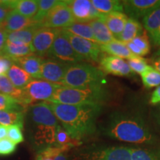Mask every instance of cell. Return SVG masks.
<instances>
[{
	"instance_id": "obj_1",
	"label": "cell",
	"mask_w": 160,
	"mask_h": 160,
	"mask_svg": "<svg viewBox=\"0 0 160 160\" xmlns=\"http://www.w3.org/2000/svg\"><path fill=\"white\" fill-rule=\"evenodd\" d=\"M45 102L50 106L61 125L73 139L80 142L95 133L97 120L102 111V106Z\"/></svg>"
},
{
	"instance_id": "obj_2",
	"label": "cell",
	"mask_w": 160,
	"mask_h": 160,
	"mask_svg": "<svg viewBox=\"0 0 160 160\" xmlns=\"http://www.w3.org/2000/svg\"><path fill=\"white\" fill-rule=\"evenodd\" d=\"M111 139L139 145H154L158 139L140 116L127 112L112 113L103 128Z\"/></svg>"
},
{
	"instance_id": "obj_3",
	"label": "cell",
	"mask_w": 160,
	"mask_h": 160,
	"mask_svg": "<svg viewBox=\"0 0 160 160\" xmlns=\"http://www.w3.org/2000/svg\"><path fill=\"white\" fill-rule=\"evenodd\" d=\"M108 99V92L104 85L81 88H74L61 85L48 102L64 105L102 106Z\"/></svg>"
},
{
	"instance_id": "obj_4",
	"label": "cell",
	"mask_w": 160,
	"mask_h": 160,
	"mask_svg": "<svg viewBox=\"0 0 160 160\" xmlns=\"http://www.w3.org/2000/svg\"><path fill=\"white\" fill-rule=\"evenodd\" d=\"M105 73L95 66L85 62L70 65L62 85L81 88L103 85L105 83Z\"/></svg>"
},
{
	"instance_id": "obj_5",
	"label": "cell",
	"mask_w": 160,
	"mask_h": 160,
	"mask_svg": "<svg viewBox=\"0 0 160 160\" xmlns=\"http://www.w3.org/2000/svg\"><path fill=\"white\" fill-rule=\"evenodd\" d=\"M75 160H132L131 148L90 146L78 152Z\"/></svg>"
},
{
	"instance_id": "obj_6",
	"label": "cell",
	"mask_w": 160,
	"mask_h": 160,
	"mask_svg": "<svg viewBox=\"0 0 160 160\" xmlns=\"http://www.w3.org/2000/svg\"><path fill=\"white\" fill-rule=\"evenodd\" d=\"M46 56L48 57L49 59L57 60L68 65L85 62V59L74 51L68 39L61 32V30L55 38L51 49Z\"/></svg>"
},
{
	"instance_id": "obj_7",
	"label": "cell",
	"mask_w": 160,
	"mask_h": 160,
	"mask_svg": "<svg viewBox=\"0 0 160 160\" xmlns=\"http://www.w3.org/2000/svg\"><path fill=\"white\" fill-rule=\"evenodd\" d=\"M61 85L45 80L33 79L22 90L28 105H31L38 101H50Z\"/></svg>"
},
{
	"instance_id": "obj_8",
	"label": "cell",
	"mask_w": 160,
	"mask_h": 160,
	"mask_svg": "<svg viewBox=\"0 0 160 160\" xmlns=\"http://www.w3.org/2000/svg\"><path fill=\"white\" fill-rule=\"evenodd\" d=\"M61 32L68 39L74 51L82 57L85 61L99 62L102 57V56L103 52L98 43L72 34L64 29H62Z\"/></svg>"
},
{
	"instance_id": "obj_9",
	"label": "cell",
	"mask_w": 160,
	"mask_h": 160,
	"mask_svg": "<svg viewBox=\"0 0 160 160\" xmlns=\"http://www.w3.org/2000/svg\"><path fill=\"white\" fill-rule=\"evenodd\" d=\"M74 22L68 1H59L49 12L41 25L42 28L62 30L68 27Z\"/></svg>"
},
{
	"instance_id": "obj_10",
	"label": "cell",
	"mask_w": 160,
	"mask_h": 160,
	"mask_svg": "<svg viewBox=\"0 0 160 160\" xmlns=\"http://www.w3.org/2000/svg\"><path fill=\"white\" fill-rule=\"evenodd\" d=\"M59 31V29L48 28H41L38 30L33 36L31 44L35 54L41 57L47 55Z\"/></svg>"
},
{
	"instance_id": "obj_11",
	"label": "cell",
	"mask_w": 160,
	"mask_h": 160,
	"mask_svg": "<svg viewBox=\"0 0 160 160\" xmlns=\"http://www.w3.org/2000/svg\"><path fill=\"white\" fill-rule=\"evenodd\" d=\"M70 65L54 59H45L40 71V79L62 85Z\"/></svg>"
},
{
	"instance_id": "obj_12",
	"label": "cell",
	"mask_w": 160,
	"mask_h": 160,
	"mask_svg": "<svg viewBox=\"0 0 160 160\" xmlns=\"http://www.w3.org/2000/svg\"><path fill=\"white\" fill-rule=\"evenodd\" d=\"M99 63L100 69L104 73L126 77H132L135 75L127 62L122 58L105 56L101 58Z\"/></svg>"
},
{
	"instance_id": "obj_13",
	"label": "cell",
	"mask_w": 160,
	"mask_h": 160,
	"mask_svg": "<svg viewBox=\"0 0 160 160\" xmlns=\"http://www.w3.org/2000/svg\"><path fill=\"white\" fill-rule=\"evenodd\" d=\"M68 5L75 22H88L102 17V14L95 9L90 0H71L68 1Z\"/></svg>"
},
{
	"instance_id": "obj_14",
	"label": "cell",
	"mask_w": 160,
	"mask_h": 160,
	"mask_svg": "<svg viewBox=\"0 0 160 160\" xmlns=\"http://www.w3.org/2000/svg\"><path fill=\"white\" fill-rule=\"evenodd\" d=\"M124 11L131 19L137 20L146 15L160 5V0H125L122 1Z\"/></svg>"
},
{
	"instance_id": "obj_15",
	"label": "cell",
	"mask_w": 160,
	"mask_h": 160,
	"mask_svg": "<svg viewBox=\"0 0 160 160\" xmlns=\"http://www.w3.org/2000/svg\"><path fill=\"white\" fill-rule=\"evenodd\" d=\"M30 110L32 121L36 126L57 128L59 125V120L45 102L31 105Z\"/></svg>"
},
{
	"instance_id": "obj_16",
	"label": "cell",
	"mask_w": 160,
	"mask_h": 160,
	"mask_svg": "<svg viewBox=\"0 0 160 160\" xmlns=\"http://www.w3.org/2000/svg\"><path fill=\"white\" fill-rule=\"evenodd\" d=\"M101 19L108 28L115 39L119 40L128 19V16L122 12H113L108 14L102 15Z\"/></svg>"
},
{
	"instance_id": "obj_17",
	"label": "cell",
	"mask_w": 160,
	"mask_h": 160,
	"mask_svg": "<svg viewBox=\"0 0 160 160\" xmlns=\"http://www.w3.org/2000/svg\"><path fill=\"white\" fill-rule=\"evenodd\" d=\"M35 53L31 45L12 43L8 41L0 52V56L8 58L13 63H14L17 59Z\"/></svg>"
},
{
	"instance_id": "obj_18",
	"label": "cell",
	"mask_w": 160,
	"mask_h": 160,
	"mask_svg": "<svg viewBox=\"0 0 160 160\" xmlns=\"http://www.w3.org/2000/svg\"><path fill=\"white\" fill-rule=\"evenodd\" d=\"M35 22L33 19H28L13 10L10 12L3 22L2 28L8 33H12L28 28Z\"/></svg>"
},
{
	"instance_id": "obj_19",
	"label": "cell",
	"mask_w": 160,
	"mask_h": 160,
	"mask_svg": "<svg viewBox=\"0 0 160 160\" xmlns=\"http://www.w3.org/2000/svg\"><path fill=\"white\" fill-rule=\"evenodd\" d=\"M44 61H45L44 57H41L36 54H32L17 59L14 63L31 75L33 79H39L40 71H41V68Z\"/></svg>"
},
{
	"instance_id": "obj_20",
	"label": "cell",
	"mask_w": 160,
	"mask_h": 160,
	"mask_svg": "<svg viewBox=\"0 0 160 160\" xmlns=\"http://www.w3.org/2000/svg\"><path fill=\"white\" fill-rule=\"evenodd\" d=\"M41 28H42L41 24L34 23L30 27L26 28L21 31L8 33L7 37V41L12 43L31 45L33 36L36 32Z\"/></svg>"
},
{
	"instance_id": "obj_21",
	"label": "cell",
	"mask_w": 160,
	"mask_h": 160,
	"mask_svg": "<svg viewBox=\"0 0 160 160\" xmlns=\"http://www.w3.org/2000/svg\"><path fill=\"white\" fill-rule=\"evenodd\" d=\"M88 23L93 30L96 42L99 45H105L113 40H117L101 18L91 20L88 22Z\"/></svg>"
},
{
	"instance_id": "obj_22",
	"label": "cell",
	"mask_w": 160,
	"mask_h": 160,
	"mask_svg": "<svg viewBox=\"0 0 160 160\" xmlns=\"http://www.w3.org/2000/svg\"><path fill=\"white\" fill-rule=\"evenodd\" d=\"M100 48L103 53H108L110 56L119 57L122 59H130L137 57L130 51L126 44L119 40H113L105 45H100Z\"/></svg>"
},
{
	"instance_id": "obj_23",
	"label": "cell",
	"mask_w": 160,
	"mask_h": 160,
	"mask_svg": "<svg viewBox=\"0 0 160 160\" xmlns=\"http://www.w3.org/2000/svg\"><path fill=\"white\" fill-rule=\"evenodd\" d=\"M6 76L8 77L12 84L19 89H23L33 79L31 75L15 63H13L11 66Z\"/></svg>"
},
{
	"instance_id": "obj_24",
	"label": "cell",
	"mask_w": 160,
	"mask_h": 160,
	"mask_svg": "<svg viewBox=\"0 0 160 160\" xmlns=\"http://www.w3.org/2000/svg\"><path fill=\"white\" fill-rule=\"evenodd\" d=\"M126 45L131 53L138 57L147 55L151 50L148 37L145 31L131 42L126 43Z\"/></svg>"
},
{
	"instance_id": "obj_25",
	"label": "cell",
	"mask_w": 160,
	"mask_h": 160,
	"mask_svg": "<svg viewBox=\"0 0 160 160\" xmlns=\"http://www.w3.org/2000/svg\"><path fill=\"white\" fill-rule=\"evenodd\" d=\"M143 31V27L139 22L128 18L123 29L122 33L120 35L119 41H121L126 44L133 40L137 36L141 34Z\"/></svg>"
},
{
	"instance_id": "obj_26",
	"label": "cell",
	"mask_w": 160,
	"mask_h": 160,
	"mask_svg": "<svg viewBox=\"0 0 160 160\" xmlns=\"http://www.w3.org/2000/svg\"><path fill=\"white\" fill-rule=\"evenodd\" d=\"M28 105L23 102L0 93V111L25 113Z\"/></svg>"
},
{
	"instance_id": "obj_27",
	"label": "cell",
	"mask_w": 160,
	"mask_h": 160,
	"mask_svg": "<svg viewBox=\"0 0 160 160\" xmlns=\"http://www.w3.org/2000/svg\"><path fill=\"white\" fill-rule=\"evenodd\" d=\"M91 3L100 14L105 15L113 12L123 13L122 1L118 0H91Z\"/></svg>"
},
{
	"instance_id": "obj_28",
	"label": "cell",
	"mask_w": 160,
	"mask_h": 160,
	"mask_svg": "<svg viewBox=\"0 0 160 160\" xmlns=\"http://www.w3.org/2000/svg\"><path fill=\"white\" fill-rule=\"evenodd\" d=\"M80 144H81V142L76 141L72 139L61 125L57 126L56 128L55 143L53 147L60 148L65 150L66 151H68L72 148L79 145Z\"/></svg>"
},
{
	"instance_id": "obj_29",
	"label": "cell",
	"mask_w": 160,
	"mask_h": 160,
	"mask_svg": "<svg viewBox=\"0 0 160 160\" xmlns=\"http://www.w3.org/2000/svg\"><path fill=\"white\" fill-rule=\"evenodd\" d=\"M0 92L3 94L8 95L13 98H16V99H19L28 105L23 90L16 88L10 81L6 74L0 75Z\"/></svg>"
},
{
	"instance_id": "obj_30",
	"label": "cell",
	"mask_w": 160,
	"mask_h": 160,
	"mask_svg": "<svg viewBox=\"0 0 160 160\" xmlns=\"http://www.w3.org/2000/svg\"><path fill=\"white\" fill-rule=\"evenodd\" d=\"M64 30L70 32L72 34L77 36V37L91 40V41L96 42L93 30H92L91 25L88 22H74L71 25H70L68 27L64 28Z\"/></svg>"
},
{
	"instance_id": "obj_31",
	"label": "cell",
	"mask_w": 160,
	"mask_h": 160,
	"mask_svg": "<svg viewBox=\"0 0 160 160\" xmlns=\"http://www.w3.org/2000/svg\"><path fill=\"white\" fill-rule=\"evenodd\" d=\"M143 25L151 37L157 33L160 28V5L143 18Z\"/></svg>"
},
{
	"instance_id": "obj_32",
	"label": "cell",
	"mask_w": 160,
	"mask_h": 160,
	"mask_svg": "<svg viewBox=\"0 0 160 160\" xmlns=\"http://www.w3.org/2000/svg\"><path fill=\"white\" fill-rule=\"evenodd\" d=\"M14 11L21 15L33 19L38 11V1L37 0H16Z\"/></svg>"
},
{
	"instance_id": "obj_33",
	"label": "cell",
	"mask_w": 160,
	"mask_h": 160,
	"mask_svg": "<svg viewBox=\"0 0 160 160\" xmlns=\"http://www.w3.org/2000/svg\"><path fill=\"white\" fill-rule=\"evenodd\" d=\"M132 160H160V148H131Z\"/></svg>"
},
{
	"instance_id": "obj_34",
	"label": "cell",
	"mask_w": 160,
	"mask_h": 160,
	"mask_svg": "<svg viewBox=\"0 0 160 160\" xmlns=\"http://www.w3.org/2000/svg\"><path fill=\"white\" fill-rule=\"evenodd\" d=\"M25 113L0 111V124L5 126L19 125L23 127Z\"/></svg>"
},
{
	"instance_id": "obj_35",
	"label": "cell",
	"mask_w": 160,
	"mask_h": 160,
	"mask_svg": "<svg viewBox=\"0 0 160 160\" xmlns=\"http://www.w3.org/2000/svg\"><path fill=\"white\" fill-rule=\"evenodd\" d=\"M142 81L146 88H158L160 86V73L151 65L142 73Z\"/></svg>"
},
{
	"instance_id": "obj_36",
	"label": "cell",
	"mask_w": 160,
	"mask_h": 160,
	"mask_svg": "<svg viewBox=\"0 0 160 160\" xmlns=\"http://www.w3.org/2000/svg\"><path fill=\"white\" fill-rule=\"evenodd\" d=\"M59 1L57 0H39L38 1V11L33 21L35 23L41 24L45 20L48 14L53 8H54Z\"/></svg>"
},
{
	"instance_id": "obj_37",
	"label": "cell",
	"mask_w": 160,
	"mask_h": 160,
	"mask_svg": "<svg viewBox=\"0 0 160 160\" xmlns=\"http://www.w3.org/2000/svg\"><path fill=\"white\" fill-rule=\"evenodd\" d=\"M127 62L132 71L134 73H139V75H141L149 66L147 64V60L143 57H138V56L128 59Z\"/></svg>"
},
{
	"instance_id": "obj_38",
	"label": "cell",
	"mask_w": 160,
	"mask_h": 160,
	"mask_svg": "<svg viewBox=\"0 0 160 160\" xmlns=\"http://www.w3.org/2000/svg\"><path fill=\"white\" fill-rule=\"evenodd\" d=\"M23 127L19 125L8 126V138L15 144H19L24 141L22 133Z\"/></svg>"
},
{
	"instance_id": "obj_39",
	"label": "cell",
	"mask_w": 160,
	"mask_h": 160,
	"mask_svg": "<svg viewBox=\"0 0 160 160\" xmlns=\"http://www.w3.org/2000/svg\"><path fill=\"white\" fill-rule=\"evenodd\" d=\"M16 0H0V22H4L10 12L14 10Z\"/></svg>"
},
{
	"instance_id": "obj_40",
	"label": "cell",
	"mask_w": 160,
	"mask_h": 160,
	"mask_svg": "<svg viewBox=\"0 0 160 160\" xmlns=\"http://www.w3.org/2000/svg\"><path fill=\"white\" fill-rule=\"evenodd\" d=\"M16 149L17 144L13 142L8 138L0 139V155H10L13 153Z\"/></svg>"
},
{
	"instance_id": "obj_41",
	"label": "cell",
	"mask_w": 160,
	"mask_h": 160,
	"mask_svg": "<svg viewBox=\"0 0 160 160\" xmlns=\"http://www.w3.org/2000/svg\"><path fill=\"white\" fill-rule=\"evenodd\" d=\"M54 152L52 147H47L41 149L37 153L36 160H53Z\"/></svg>"
},
{
	"instance_id": "obj_42",
	"label": "cell",
	"mask_w": 160,
	"mask_h": 160,
	"mask_svg": "<svg viewBox=\"0 0 160 160\" xmlns=\"http://www.w3.org/2000/svg\"><path fill=\"white\" fill-rule=\"evenodd\" d=\"M13 62L8 58L0 56V75H4L7 73Z\"/></svg>"
},
{
	"instance_id": "obj_43",
	"label": "cell",
	"mask_w": 160,
	"mask_h": 160,
	"mask_svg": "<svg viewBox=\"0 0 160 160\" xmlns=\"http://www.w3.org/2000/svg\"><path fill=\"white\" fill-rule=\"evenodd\" d=\"M150 102L154 105L160 104V86L157 88L155 91L152 93Z\"/></svg>"
},
{
	"instance_id": "obj_44",
	"label": "cell",
	"mask_w": 160,
	"mask_h": 160,
	"mask_svg": "<svg viewBox=\"0 0 160 160\" xmlns=\"http://www.w3.org/2000/svg\"><path fill=\"white\" fill-rule=\"evenodd\" d=\"M8 33L3 28L0 29V52L3 49L6 42H7Z\"/></svg>"
},
{
	"instance_id": "obj_45",
	"label": "cell",
	"mask_w": 160,
	"mask_h": 160,
	"mask_svg": "<svg viewBox=\"0 0 160 160\" xmlns=\"http://www.w3.org/2000/svg\"><path fill=\"white\" fill-rule=\"evenodd\" d=\"M151 63L153 65L152 67L160 73V56H157L154 59H152Z\"/></svg>"
},
{
	"instance_id": "obj_46",
	"label": "cell",
	"mask_w": 160,
	"mask_h": 160,
	"mask_svg": "<svg viewBox=\"0 0 160 160\" xmlns=\"http://www.w3.org/2000/svg\"><path fill=\"white\" fill-rule=\"evenodd\" d=\"M153 45L156 46H160V28L158 30V31L154 35L151 37Z\"/></svg>"
},
{
	"instance_id": "obj_47",
	"label": "cell",
	"mask_w": 160,
	"mask_h": 160,
	"mask_svg": "<svg viewBox=\"0 0 160 160\" xmlns=\"http://www.w3.org/2000/svg\"><path fill=\"white\" fill-rule=\"evenodd\" d=\"M8 136V126L0 124V139L6 138Z\"/></svg>"
},
{
	"instance_id": "obj_48",
	"label": "cell",
	"mask_w": 160,
	"mask_h": 160,
	"mask_svg": "<svg viewBox=\"0 0 160 160\" xmlns=\"http://www.w3.org/2000/svg\"><path fill=\"white\" fill-rule=\"evenodd\" d=\"M153 117H154L156 122H157L160 128V105L155 109L154 113H153Z\"/></svg>"
},
{
	"instance_id": "obj_49",
	"label": "cell",
	"mask_w": 160,
	"mask_h": 160,
	"mask_svg": "<svg viewBox=\"0 0 160 160\" xmlns=\"http://www.w3.org/2000/svg\"><path fill=\"white\" fill-rule=\"evenodd\" d=\"M53 160H68L67 156L65 155V152H61V153H58L53 158Z\"/></svg>"
},
{
	"instance_id": "obj_50",
	"label": "cell",
	"mask_w": 160,
	"mask_h": 160,
	"mask_svg": "<svg viewBox=\"0 0 160 160\" xmlns=\"http://www.w3.org/2000/svg\"><path fill=\"white\" fill-rule=\"evenodd\" d=\"M155 56H156V57H157V56H160V49L157 52V53H156Z\"/></svg>"
},
{
	"instance_id": "obj_51",
	"label": "cell",
	"mask_w": 160,
	"mask_h": 160,
	"mask_svg": "<svg viewBox=\"0 0 160 160\" xmlns=\"http://www.w3.org/2000/svg\"><path fill=\"white\" fill-rule=\"evenodd\" d=\"M2 27H3V22H0V29L2 28Z\"/></svg>"
}]
</instances>
